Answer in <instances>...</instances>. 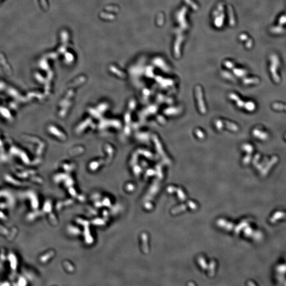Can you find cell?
<instances>
[{
    "label": "cell",
    "mask_w": 286,
    "mask_h": 286,
    "mask_svg": "<svg viewBox=\"0 0 286 286\" xmlns=\"http://www.w3.org/2000/svg\"><path fill=\"white\" fill-rule=\"evenodd\" d=\"M253 133L254 136H255L256 137H257L260 139H262V140H265V139H267V137H268V135L266 132H263L260 131L259 130H254L253 132Z\"/></svg>",
    "instance_id": "6da1fadb"
},
{
    "label": "cell",
    "mask_w": 286,
    "mask_h": 286,
    "mask_svg": "<svg viewBox=\"0 0 286 286\" xmlns=\"http://www.w3.org/2000/svg\"><path fill=\"white\" fill-rule=\"evenodd\" d=\"M245 108L249 111H254L255 109V105L253 102H249L246 103Z\"/></svg>",
    "instance_id": "7a4b0ae2"
},
{
    "label": "cell",
    "mask_w": 286,
    "mask_h": 286,
    "mask_svg": "<svg viewBox=\"0 0 286 286\" xmlns=\"http://www.w3.org/2000/svg\"><path fill=\"white\" fill-rule=\"evenodd\" d=\"M272 107L273 109L276 110H286V105L283 106V104H281L280 103H274L272 105Z\"/></svg>",
    "instance_id": "3957f363"
},
{
    "label": "cell",
    "mask_w": 286,
    "mask_h": 286,
    "mask_svg": "<svg viewBox=\"0 0 286 286\" xmlns=\"http://www.w3.org/2000/svg\"><path fill=\"white\" fill-rule=\"evenodd\" d=\"M259 82V80L257 78H254L251 79H247V81L245 82L246 84H257Z\"/></svg>",
    "instance_id": "277c9868"
},
{
    "label": "cell",
    "mask_w": 286,
    "mask_h": 286,
    "mask_svg": "<svg viewBox=\"0 0 286 286\" xmlns=\"http://www.w3.org/2000/svg\"><path fill=\"white\" fill-rule=\"evenodd\" d=\"M244 149L246 150V151L248 152L249 153H251L252 152H253V147L251 145H245Z\"/></svg>",
    "instance_id": "5b68a950"
},
{
    "label": "cell",
    "mask_w": 286,
    "mask_h": 286,
    "mask_svg": "<svg viewBox=\"0 0 286 286\" xmlns=\"http://www.w3.org/2000/svg\"></svg>",
    "instance_id": "8992f818"
}]
</instances>
